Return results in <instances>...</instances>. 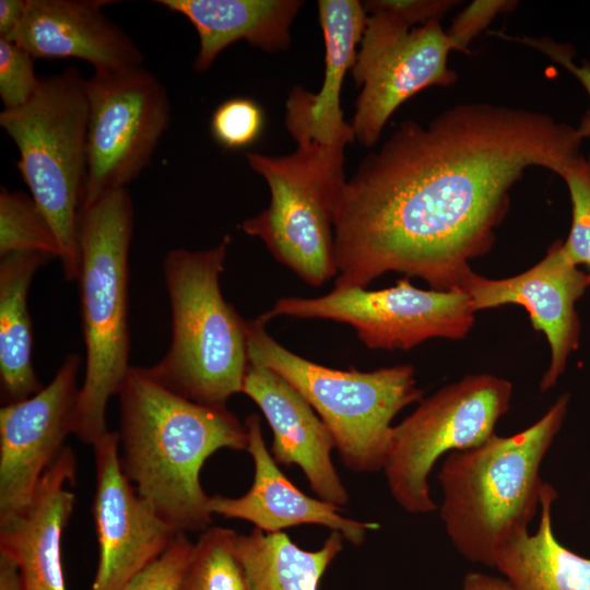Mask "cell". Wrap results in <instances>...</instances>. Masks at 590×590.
<instances>
[{
	"instance_id": "cell-21",
	"label": "cell",
	"mask_w": 590,
	"mask_h": 590,
	"mask_svg": "<svg viewBox=\"0 0 590 590\" xmlns=\"http://www.w3.org/2000/svg\"><path fill=\"white\" fill-rule=\"evenodd\" d=\"M184 15L196 28L199 51L192 67L206 71L229 45L246 40L267 52L282 51L291 43V24L302 0H156Z\"/></svg>"
},
{
	"instance_id": "cell-35",
	"label": "cell",
	"mask_w": 590,
	"mask_h": 590,
	"mask_svg": "<svg viewBox=\"0 0 590 590\" xmlns=\"http://www.w3.org/2000/svg\"><path fill=\"white\" fill-rule=\"evenodd\" d=\"M461 590H515L503 577H495L479 571L465 575Z\"/></svg>"
},
{
	"instance_id": "cell-5",
	"label": "cell",
	"mask_w": 590,
	"mask_h": 590,
	"mask_svg": "<svg viewBox=\"0 0 590 590\" xmlns=\"http://www.w3.org/2000/svg\"><path fill=\"white\" fill-rule=\"evenodd\" d=\"M225 235L203 250L177 248L164 258L172 340L160 362L143 367L155 381L202 405L226 408L241 392L248 367L246 321L220 288L227 249Z\"/></svg>"
},
{
	"instance_id": "cell-32",
	"label": "cell",
	"mask_w": 590,
	"mask_h": 590,
	"mask_svg": "<svg viewBox=\"0 0 590 590\" xmlns=\"http://www.w3.org/2000/svg\"><path fill=\"white\" fill-rule=\"evenodd\" d=\"M459 1L453 0H367L363 2L368 13L382 11L396 15L411 27L439 21Z\"/></svg>"
},
{
	"instance_id": "cell-36",
	"label": "cell",
	"mask_w": 590,
	"mask_h": 590,
	"mask_svg": "<svg viewBox=\"0 0 590 590\" xmlns=\"http://www.w3.org/2000/svg\"><path fill=\"white\" fill-rule=\"evenodd\" d=\"M0 590H22L16 565L2 553H0Z\"/></svg>"
},
{
	"instance_id": "cell-10",
	"label": "cell",
	"mask_w": 590,
	"mask_h": 590,
	"mask_svg": "<svg viewBox=\"0 0 590 590\" xmlns=\"http://www.w3.org/2000/svg\"><path fill=\"white\" fill-rule=\"evenodd\" d=\"M85 88L87 168L82 206L137 179L172 120L167 90L143 66L94 71Z\"/></svg>"
},
{
	"instance_id": "cell-22",
	"label": "cell",
	"mask_w": 590,
	"mask_h": 590,
	"mask_svg": "<svg viewBox=\"0 0 590 590\" xmlns=\"http://www.w3.org/2000/svg\"><path fill=\"white\" fill-rule=\"evenodd\" d=\"M556 498L555 488L544 483L535 532L520 531L495 552L494 568L515 590H590V557L573 552L554 534Z\"/></svg>"
},
{
	"instance_id": "cell-26",
	"label": "cell",
	"mask_w": 590,
	"mask_h": 590,
	"mask_svg": "<svg viewBox=\"0 0 590 590\" xmlns=\"http://www.w3.org/2000/svg\"><path fill=\"white\" fill-rule=\"evenodd\" d=\"M35 251L61 258L57 236L32 197L24 191L0 189V257Z\"/></svg>"
},
{
	"instance_id": "cell-33",
	"label": "cell",
	"mask_w": 590,
	"mask_h": 590,
	"mask_svg": "<svg viewBox=\"0 0 590 590\" xmlns=\"http://www.w3.org/2000/svg\"><path fill=\"white\" fill-rule=\"evenodd\" d=\"M499 36L505 39L524 44L546 55L553 61L570 71L580 81L590 97V64L586 62L580 66L576 64L573 59L574 51L570 46L546 37H512L504 34H499ZM576 130L581 139L590 138V109L582 117L580 125Z\"/></svg>"
},
{
	"instance_id": "cell-12",
	"label": "cell",
	"mask_w": 590,
	"mask_h": 590,
	"mask_svg": "<svg viewBox=\"0 0 590 590\" xmlns=\"http://www.w3.org/2000/svg\"><path fill=\"white\" fill-rule=\"evenodd\" d=\"M451 50L439 21L411 27L388 12L368 13L351 70L362 86L351 123L355 139L366 148L376 144L401 104L427 87L455 83Z\"/></svg>"
},
{
	"instance_id": "cell-6",
	"label": "cell",
	"mask_w": 590,
	"mask_h": 590,
	"mask_svg": "<svg viewBox=\"0 0 590 590\" xmlns=\"http://www.w3.org/2000/svg\"><path fill=\"white\" fill-rule=\"evenodd\" d=\"M78 68L42 78L24 105L2 109L0 127L19 150V170L50 223L67 280H78V220L87 168L88 101Z\"/></svg>"
},
{
	"instance_id": "cell-2",
	"label": "cell",
	"mask_w": 590,
	"mask_h": 590,
	"mask_svg": "<svg viewBox=\"0 0 590 590\" xmlns=\"http://www.w3.org/2000/svg\"><path fill=\"white\" fill-rule=\"evenodd\" d=\"M120 463L138 495L177 532L212 521L200 471L215 451L247 450L245 424L227 408L192 402L131 366L119 392Z\"/></svg>"
},
{
	"instance_id": "cell-27",
	"label": "cell",
	"mask_w": 590,
	"mask_h": 590,
	"mask_svg": "<svg viewBox=\"0 0 590 590\" xmlns=\"http://www.w3.org/2000/svg\"><path fill=\"white\" fill-rule=\"evenodd\" d=\"M559 176L567 184L573 204L570 232L566 241L560 243V247L574 264H588L590 259V163L580 156Z\"/></svg>"
},
{
	"instance_id": "cell-3",
	"label": "cell",
	"mask_w": 590,
	"mask_h": 590,
	"mask_svg": "<svg viewBox=\"0 0 590 590\" xmlns=\"http://www.w3.org/2000/svg\"><path fill=\"white\" fill-rule=\"evenodd\" d=\"M569 394L511 436L494 435L482 445L445 456L437 479L440 518L457 552L494 567L497 548L523 530L540 509L542 461L567 415Z\"/></svg>"
},
{
	"instance_id": "cell-1",
	"label": "cell",
	"mask_w": 590,
	"mask_h": 590,
	"mask_svg": "<svg viewBox=\"0 0 590 590\" xmlns=\"http://www.w3.org/2000/svg\"><path fill=\"white\" fill-rule=\"evenodd\" d=\"M576 128L548 115L461 104L427 126L404 121L346 180L333 215L334 288L387 272L460 290L487 253L526 169L558 175L581 156Z\"/></svg>"
},
{
	"instance_id": "cell-13",
	"label": "cell",
	"mask_w": 590,
	"mask_h": 590,
	"mask_svg": "<svg viewBox=\"0 0 590 590\" xmlns=\"http://www.w3.org/2000/svg\"><path fill=\"white\" fill-rule=\"evenodd\" d=\"M80 366V355L68 354L48 386L0 409V523L28 506L42 475L72 434Z\"/></svg>"
},
{
	"instance_id": "cell-9",
	"label": "cell",
	"mask_w": 590,
	"mask_h": 590,
	"mask_svg": "<svg viewBox=\"0 0 590 590\" xmlns=\"http://www.w3.org/2000/svg\"><path fill=\"white\" fill-rule=\"evenodd\" d=\"M512 385L491 375L474 374L422 399L393 426L382 471L397 504L410 514H429L436 504L428 477L440 457L475 448L495 434L508 411Z\"/></svg>"
},
{
	"instance_id": "cell-14",
	"label": "cell",
	"mask_w": 590,
	"mask_h": 590,
	"mask_svg": "<svg viewBox=\"0 0 590 590\" xmlns=\"http://www.w3.org/2000/svg\"><path fill=\"white\" fill-rule=\"evenodd\" d=\"M92 446L96 470L93 517L99 555L88 590H123L180 532L138 495L125 475L117 432H107Z\"/></svg>"
},
{
	"instance_id": "cell-20",
	"label": "cell",
	"mask_w": 590,
	"mask_h": 590,
	"mask_svg": "<svg viewBox=\"0 0 590 590\" xmlns=\"http://www.w3.org/2000/svg\"><path fill=\"white\" fill-rule=\"evenodd\" d=\"M76 460L63 447L46 469L28 506L0 523V553L16 565L22 590H67L61 535L73 511Z\"/></svg>"
},
{
	"instance_id": "cell-11",
	"label": "cell",
	"mask_w": 590,
	"mask_h": 590,
	"mask_svg": "<svg viewBox=\"0 0 590 590\" xmlns=\"http://www.w3.org/2000/svg\"><path fill=\"white\" fill-rule=\"evenodd\" d=\"M278 316L319 318L352 326L373 350H410L426 340H460L471 331L475 311L460 290H421L409 278L391 287L333 288L316 297H282L258 317L267 323Z\"/></svg>"
},
{
	"instance_id": "cell-24",
	"label": "cell",
	"mask_w": 590,
	"mask_h": 590,
	"mask_svg": "<svg viewBox=\"0 0 590 590\" xmlns=\"http://www.w3.org/2000/svg\"><path fill=\"white\" fill-rule=\"evenodd\" d=\"M343 535L332 531L322 546L306 551L284 532L255 528L238 534L235 551L248 590H318L322 576L343 548Z\"/></svg>"
},
{
	"instance_id": "cell-18",
	"label": "cell",
	"mask_w": 590,
	"mask_h": 590,
	"mask_svg": "<svg viewBox=\"0 0 590 590\" xmlns=\"http://www.w3.org/2000/svg\"><path fill=\"white\" fill-rule=\"evenodd\" d=\"M317 7L326 52L322 84L317 93L293 87L285 103V126L296 143L344 149L355 137L344 120L340 95L356 59L367 12L358 0H319Z\"/></svg>"
},
{
	"instance_id": "cell-19",
	"label": "cell",
	"mask_w": 590,
	"mask_h": 590,
	"mask_svg": "<svg viewBox=\"0 0 590 590\" xmlns=\"http://www.w3.org/2000/svg\"><path fill=\"white\" fill-rule=\"evenodd\" d=\"M248 433L247 451L255 464L253 481L248 492L232 498L209 497L211 514L246 520L266 533L281 532L299 524H318L340 532L353 545H361L376 522H363L340 515V507L299 491L279 469L267 449L260 418L252 413L245 420Z\"/></svg>"
},
{
	"instance_id": "cell-28",
	"label": "cell",
	"mask_w": 590,
	"mask_h": 590,
	"mask_svg": "<svg viewBox=\"0 0 590 590\" xmlns=\"http://www.w3.org/2000/svg\"><path fill=\"white\" fill-rule=\"evenodd\" d=\"M264 128V113L253 99L229 98L220 104L211 118L214 140L227 150L244 149L255 143Z\"/></svg>"
},
{
	"instance_id": "cell-31",
	"label": "cell",
	"mask_w": 590,
	"mask_h": 590,
	"mask_svg": "<svg viewBox=\"0 0 590 590\" xmlns=\"http://www.w3.org/2000/svg\"><path fill=\"white\" fill-rule=\"evenodd\" d=\"M516 3L509 0H475L470 3L446 31L452 49L469 52L470 43L486 30L498 14L510 11Z\"/></svg>"
},
{
	"instance_id": "cell-15",
	"label": "cell",
	"mask_w": 590,
	"mask_h": 590,
	"mask_svg": "<svg viewBox=\"0 0 590 590\" xmlns=\"http://www.w3.org/2000/svg\"><path fill=\"white\" fill-rule=\"evenodd\" d=\"M590 287V274L568 260L560 243L553 244L545 257L528 270L505 279H487L474 271L460 291L470 298L474 311L520 305L534 330L545 335L551 358L540 381V390L555 386L571 352L578 349L580 320L577 300Z\"/></svg>"
},
{
	"instance_id": "cell-23",
	"label": "cell",
	"mask_w": 590,
	"mask_h": 590,
	"mask_svg": "<svg viewBox=\"0 0 590 590\" xmlns=\"http://www.w3.org/2000/svg\"><path fill=\"white\" fill-rule=\"evenodd\" d=\"M52 259L35 251L0 257V378L5 404L25 400L44 388L33 368L27 293L36 271Z\"/></svg>"
},
{
	"instance_id": "cell-25",
	"label": "cell",
	"mask_w": 590,
	"mask_h": 590,
	"mask_svg": "<svg viewBox=\"0 0 590 590\" xmlns=\"http://www.w3.org/2000/svg\"><path fill=\"white\" fill-rule=\"evenodd\" d=\"M236 535L235 531L222 527L202 531L177 590H248L235 551Z\"/></svg>"
},
{
	"instance_id": "cell-8",
	"label": "cell",
	"mask_w": 590,
	"mask_h": 590,
	"mask_svg": "<svg viewBox=\"0 0 590 590\" xmlns=\"http://www.w3.org/2000/svg\"><path fill=\"white\" fill-rule=\"evenodd\" d=\"M343 151L304 142L284 156L246 154L248 165L267 181L271 201L239 227L311 286L338 274L333 215L346 182Z\"/></svg>"
},
{
	"instance_id": "cell-7",
	"label": "cell",
	"mask_w": 590,
	"mask_h": 590,
	"mask_svg": "<svg viewBox=\"0 0 590 590\" xmlns=\"http://www.w3.org/2000/svg\"><path fill=\"white\" fill-rule=\"evenodd\" d=\"M261 320L246 321L248 359L286 380L331 432L343 463L354 472L382 470L392 420L420 402L411 365L373 371L339 370L310 362L275 341Z\"/></svg>"
},
{
	"instance_id": "cell-34",
	"label": "cell",
	"mask_w": 590,
	"mask_h": 590,
	"mask_svg": "<svg viewBox=\"0 0 590 590\" xmlns=\"http://www.w3.org/2000/svg\"><path fill=\"white\" fill-rule=\"evenodd\" d=\"M28 0L0 1V38L10 39L25 19Z\"/></svg>"
},
{
	"instance_id": "cell-17",
	"label": "cell",
	"mask_w": 590,
	"mask_h": 590,
	"mask_svg": "<svg viewBox=\"0 0 590 590\" xmlns=\"http://www.w3.org/2000/svg\"><path fill=\"white\" fill-rule=\"evenodd\" d=\"M110 0H28L27 12L9 39L35 59H80L94 71L141 67L135 42L105 13Z\"/></svg>"
},
{
	"instance_id": "cell-16",
	"label": "cell",
	"mask_w": 590,
	"mask_h": 590,
	"mask_svg": "<svg viewBox=\"0 0 590 590\" xmlns=\"http://www.w3.org/2000/svg\"><path fill=\"white\" fill-rule=\"evenodd\" d=\"M241 392L261 410L272 433L276 463L296 464L318 498L345 506L350 496L331 458L334 438L310 404L281 376L249 361Z\"/></svg>"
},
{
	"instance_id": "cell-30",
	"label": "cell",
	"mask_w": 590,
	"mask_h": 590,
	"mask_svg": "<svg viewBox=\"0 0 590 590\" xmlns=\"http://www.w3.org/2000/svg\"><path fill=\"white\" fill-rule=\"evenodd\" d=\"M192 547L186 533H178L165 552L123 590H177Z\"/></svg>"
},
{
	"instance_id": "cell-4",
	"label": "cell",
	"mask_w": 590,
	"mask_h": 590,
	"mask_svg": "<svg viewBox=\"0 0 590 590\" xmlns=\"http://www.w3.org/2000/svg\"><path fill=\"white\" fill-rule=\"evenodd\" d=\"M134 209L120 188L82 206L78 220L79 285L85 373L71 432L93 445L107 432L106 408L131 366L128 327L129 250Z\"/></svg>"
},
{
	"instance_id": "cell-37",
	"label": "cell",
	"mask_w": 590,
	"mask_h": 590,
	"mask_svg": "<svg viewBox=\"0 0 590 590\" xmlns=\"http://www.w3.org/2000/svg\"><path fill=\"white\" fill-rule=\"evenodd\" d=\"M588 266L590 267V259H589Z\"/></svg>"
},
{
	"instance_id": "cell-29",
	"label": "cell",
	"mask_w": 590,
	"mask_h": 590,
	"mask_svg": "<svg viewBox=\"0 0 590 590\" xmlns=\"http://www.w3.org/2000/svg\"><path fill=\"white\" fill-rule=\"evenodd\" d=\"M35 58L17 44L0 38V97L3 109L26 104L40 85L34 69Z\"/></svg>"
}]
</instances>
